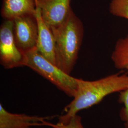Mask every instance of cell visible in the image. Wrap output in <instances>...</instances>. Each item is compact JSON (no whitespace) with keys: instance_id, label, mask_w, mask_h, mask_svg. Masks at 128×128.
<instances>
[{"instance_id":"cell-1","label":"cell","mask_w":128,"mask_h":128,"mask_svg":"<svg viewBox=\"0 0 128 128\" xmlns=\"http://www.w3.org/2000/svg\"><path fill=\"white\" fill-rule=\"evenodd\" d=\"M78 87L73 99L64 108V114L58 116V122L68 124L81 110L99 103L105 97L128 87V73L120 72L95 81L77 78Z\"/></svg>"},{"instance_id":"cell-2","label":"cell","mask_w":128,"mask_h":128,"mask_svg":"<svg viewBox=\"0 0 128 128\" xmlns=\"http://www.w3.org/2000/svg\"><path fill=\"white\" fill-rule=\"evenodd\" d=\"M51 30L55 39L56 65L70 75L82 43L84 33L82 22L72 10L64 23Z\"/></svg>"},{"instance_id":"cell-3","label":"cell","mask_w":128,"mask_h":128,"mask_svg":"<svg viewBox=\"0 0 128 128\" xmlns=\"http://www.w3.org/2000/svg\"><path fill=\"white\" fill-rule=\"evenodd\" d=\"M23 66L32 69L69 97L74 96L78 87L77 78L64 73L46 59L36 47L24 54Z\"/></svg>"},{"instance_id":"cell-4","label":"cell","mask_w":128,"mask_h":128,"mask_svg":"<svg viewBox=\"0 0 128 128\" xmlns=\"http://www.w3.org/2000/svg\"><path fill=\"white\" fill-rule=\"evenodd\" d=\"M24 53L18 49L13 32V20H5L0 27V63L5 69L23 66Z\"/></svg>"},{"instance_id":"cell-5","label":"cell","mask_w":128,"mask_h":128,"mask_svg":"<svg viewBox=\"0 0 128 128\" xmlns=\"http://www.w3.org/2000/svg\"><path fill=\"white\" fill-rule=\"evenodd\" d=\"M36 15L20 16L13 20V32L16 44L23 53L36 47L38 36Z\"/></svg>"},{"instance_id":"cell-6","label":"cell","mask_w":128,"mask_h":128,"mask_svg":"<svg viewBox=\"0 0 128 128\" xmlns=\"http://www.w3.org/2000/svg\"><path fill=\"white\" fill-rule=\"evenodd\" d=\"M71 0H36V8L41 17L50 30L61 26L72 10Z\"/></svg>"},{"instance_id":"cell-7","label":"cell","mask_w":128,"mask_h":128,"mask_svg":"<svg viewBox=\"0 0 128 128\" xmlns=\"http://www.w3.org/2000/svg\"><path fill=\"white\" fill-rule=\"evenodd\" d=\"M57 115L38 116L24 114L12 113L0 104V128H40L44 122L54 119Z\"/></svg>"},{"instance_id":"cell-8","label":"cell","mask_w":128,"mask_h":128,"mask_svg":"<svg viewBox=\"0 0 128 128\" xmlns=\"http://www.w3.org/2000/svg\"><path fill=\"white\" fill-rule=\"evenodd\" d=\"M35 15L38 28L36 50L43 57L56 65L55 41L53 33L42 18L37 8Z\"/></svg>"},{"instance_id":"cell-9","label":"cell","mask_w":128,"mask_h":128,"mask_svg":"<svg viewBox=\"0 0 128 128\" xmlns=\"http://www.w3.org/2000/svg\"><path fill=\"white\" fill-rule=\"evenodd\" d=\"M36 0H3L0 14L5 20L36 14Z\"/></svg>"},{"instance_id":"cell-10","label":"cell","mask_w":128,"mask_h":128,"mask_svg":"<svg viewBox=\"0 0 128 128\" xmlns=\"http://www.w3.org/2000/svg\"><path fill=\"white\" fill-rule=\"evenodd\" d=\"M111 58L116 68L128 71V35L116 42Z\"/></svg>"},{"instance_id":"cell-11","label":"cell","mask_w":128,"mask_h":128,"mask_svg":"<svg viewBox=\"0 0 128 128\" xmlns=\"http://www.w3.org/2000/svg\"><path fill=\"white\" fill-rule=\"evenodd\" d=\"M109 11L115 16L128 20V0H111Z\"/></svg>"},{"instance_id":"cell-12","label":"cell","mask_w":128,"mask_h":128,"mask_svg":"<svg viewBox=\"0 0 128 128\" xmlns=\"http://www.w3.org/2000/svg\"><path fill=\"white\" fill-rule=\"evenodd\" d=\"M45 126H48L53 128H84L82 122V117L78 114L72 117L68 122L66 124L58 122L54 124L48 121L44 122Z\"/></svg>"},{"instance_id":"cell-13","label":"cell","mask_w":128,"mask_h":128,"mask_svg":"<svg viewBox=\"0 0 128 128\" xmlns=\"http://www.w3.org/2000/svg\"><path fill=\"white\" fill-rule=\"evenodd\" d=\"M119 102L124 104V107L121 112L120 116L125 122V128H128V87L120 92Z\"/></svg>"}]
</instances>
